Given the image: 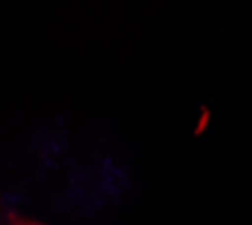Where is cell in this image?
<instances>
[{"mask_svg": "<svg viewBox=\"0 0 252 225\" xmlns=\"http://www.w3.org/2000/svg\"><path fill=\"white\" fill-rule=\"evenodd\" d=\"M18 225H38V223H18Z\"/></svg>", "mask_w": 252, "mask_h": 225, "instance_id": "1", "label": "cell"}]
</instances>
